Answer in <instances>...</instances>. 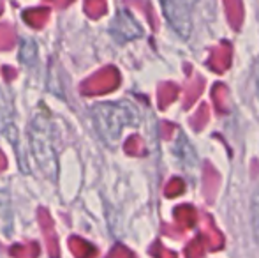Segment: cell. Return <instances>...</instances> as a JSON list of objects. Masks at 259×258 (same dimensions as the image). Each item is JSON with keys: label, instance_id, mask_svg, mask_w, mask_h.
<instances>
[{"label": "cell", "instance_id": "9a60e30c", "mask_svg": "<svg viewBox=\"0 0 259 258\" xmlns=\"http://www.w3.org/2000/svg\"><path fill=\"white\" fill-rule=\"evenodd\" d=\"M257 92H259V72H257Z\"/></svg>", "mask_w": 259, "mask_h": 258}, {"label": "cell", "instance_id": "8fae6325", "mask_svg": "<svg viewBox=\"0 0 259 258\" xmlns=\"http://www.w3.org/2000/svg\"><path fill=\"white\" fill-rule=\"evenodd\" d=\"M108 258H134V256H133V253L123 248V246H116V248L109 253Z\"/></svg>", "mask_w": 259, "mask_h": 258}, {"label": "cell", "instance_id": "277c9868", "mask_svg": "<svg viewBox=\"0 0 259 258\" xmlns=\"http://www.w3.org/2000/svg\"><path fill=\"white\" fill-rule=\"evenodd\" d=\"M69 249L76 258H96L97 255V249L90 242H87L85 239L78 237V235H72L69 239Z\"/></svg>", "mask_w": 259, "mask_h": 258}, {"label": "cell", "instance_id": "ba28073f", "mask_svg": "<svg viewBox=\"0 0 259 258\" xmlns=\"http://www.w3.org/2000/svg\"><path fill=\"white\" fill-rule=\"evenodd\" d=\"M123 149H125V152H127V154H131V156H141L145 152L140 136H131L129 140L125 141Z\"/></svg>", "mask_w": 259, "mask_h": 258}, {"label": "cell", "instance_id": "7a4b0ae2", "mask_svg": "<svg viewBox=\"0 0 259 258\" xmlns=\"http://www.w3.org/2000/svg\"><path fill=\"white\" fill-rule=\"evenodd\" d=\"M37 221H39V225H41L42 234H45L48 256L50 258H58V256H60V248H58V239H57V234H55L53 219H52V216H50L48 209H45V207H39Z\"/></svg>", "mask_w": 259, "mask_h": 258}, {"label": "cell", "instance_id": "9c48e42d", "mask_svg": "<svg viewBox=\"0 0 259 258\" xmlns=\"http://www.w3.org/2000/svg\"><path fill=\"white\" fill-rule=\"evenodd\" d=\"M175 94H177V89H175L173 85H167V83H166V85L160 87V89H159V97H160L159 104H160V108H166L167 104L175 99V97H173Z\"/></svg>", "mask_w": 259, "mask_h": 258}, {"label": "cell", "instance_id": "30bf717a", "mask_svg": "<svg viewBox=\"0 0 259 258\" xmlns=\"http://www.w3.org/2000/svg\"><path fill=\"white\" fill-rule=\"evenodd\" d=\"M252 228H254V235H256L259 242V191L252 198Z\"/></svg>", "mask_w": 259, "mask_h": 258}, {"label": "cell", "instance_id": "5b68a950", "mask_svg": "<svg viewBox=\"0 0 259 258\" xmlns=\"http://www.w3.org/2000/svg\"><path fill=\"white\" fill-rule=\"evenodd\" d=\"M11 256L13 258H37L41 249H39L37 242H30V244H16L11 248Z\"/></svg>", "mask_w": 259, "mask_h": 258}, {"label": "cell", "instance_id": "52a82bcc", "mask_svg": "<svg viewBox=\"0 0 259 258\" xmlns=\"http://www.w3.org/2000/svg\"><path fill=\"white\" fill-rule=\"evenodd\" d=\"M85 13L89 18L97 20L106 13V0H85Z\"/></svg>", "mask_w": 259, "mask_h": 258}, {"label": "cell", "instance_id": "4fadbf2b", "mask_svg": "<svg viewBox=\"0 0 259 258\" xmlns=\"http://www.w3.org/2000/svg\"><path fill=\"white\" fill-rule=\"evenodd\" d=\"M48 2H52L53 6H57L58 9H65V7H69L71 6L74 0H48Z\"/></svg>", "mask_w": 259, "mask_h": 258}, {"label": "cell", "instance_id": "7c38bea8", "mask_svg": "<svg viewBox=\"0 0 259 258\" xmlns=\"http://www.w3.org/2000/svg\"><path fill=\"white\" fill-rule=\"evenodd\" d=\"M2 72H4V76H6V82L9 83V82H13L14 78H16V69H13V67H9V65H6V67H2Z\"/></svg>", "mask_w": 259, "mask_h": 258}, {"label": "cell", "instance_id": "3957f363", "mask_svg": "<svg viewBox=\"0 0 259 258\" xmlns=\"http://www.w3.org/2000/svg\"><path fill=\"white\" fill-rule=\"evenodd\" d=\"M50 13H52V11H50L48 7H32V9H27L23 13V21L28 27L39 30V28L45 27L46 21L50 20Z\"/></svg>", "mask_w": 259, "mask_h": 258}, {"label": "cell", "instance_id": "5bb4252c", "mask_svg": "<svg viewBox=\"0 0 259 258\" xmlns=\"http://www.w3.org/2000/svg\"><path fill=\"white\" fill-rule=\"evenodd\" d=\"M6 168H7V159H6V154H4V152L0 151V173H2Z\"/></svg>", "mask_w": 259, "mask_h": 258}, {"label": "cell", "instance_id": "6da1fadb", "mask_svg": "<svg viewBox=\"0 0 259 258\" xmlns=\"http://www.w3.org/2000/svg\"><path fill=\"white\" fill-rule=\"evenodd\" d=\"M120 85V72L113 65H106L104 69L97 71L90 78L79 85V92L83 96H103L111 90H115Z\"/></svg>", "mask_w": 259, "mask_h": 258}, {"label": "cell", "instance_id": "8992f818", "mask_svg": "<svg viewBox=\"0 0 259 258\" xmlns=\"http://www.w3.org/2000/svg\"><path fill=\"white\" fill-rule=\"evenodd\" d=\"M16 43V32L9 23H0V52L11 50Z\"/></svg>", "mask_w": 259, "mask_h": 258}]
</instances>
